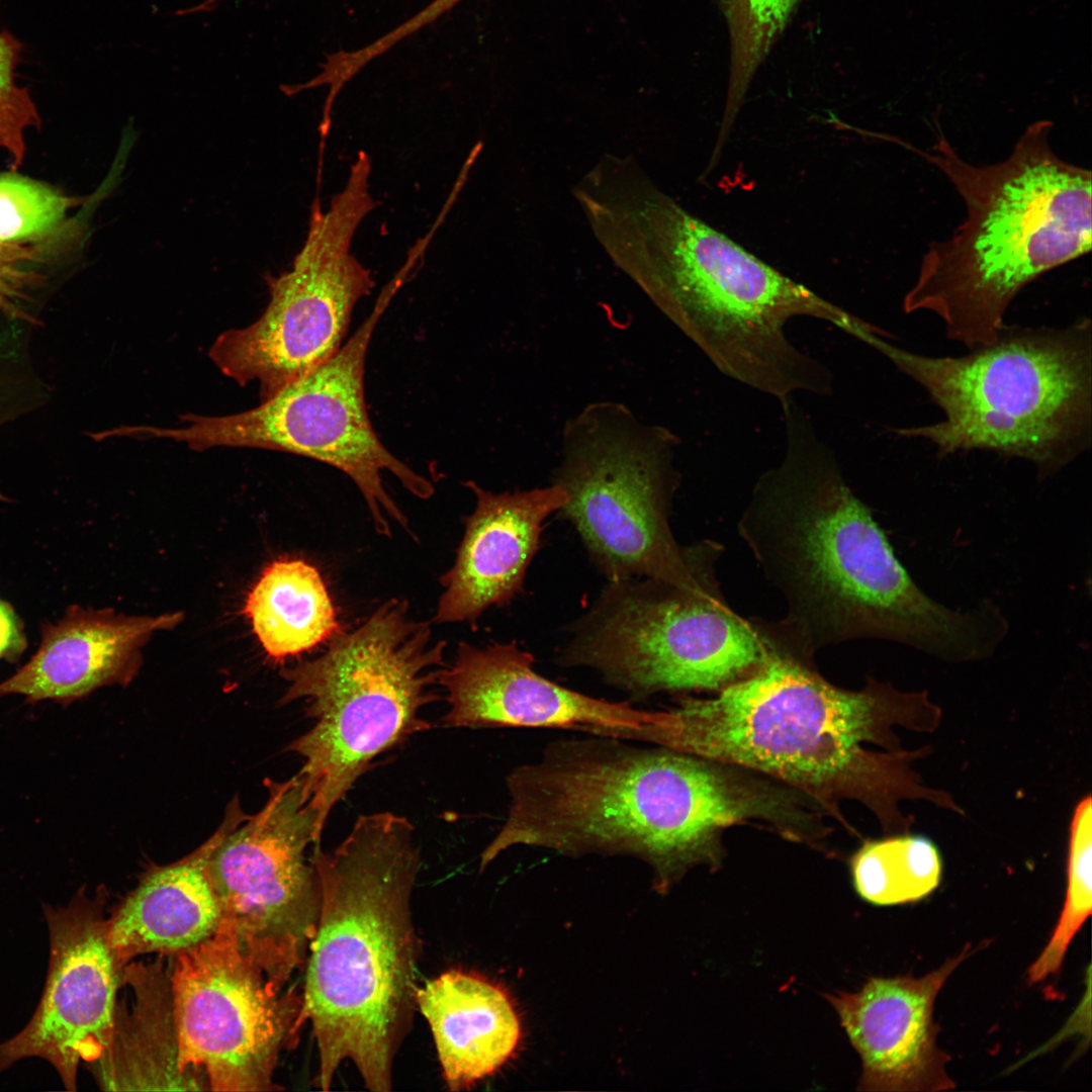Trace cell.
I'll list each match as a JSON object with an SVG mask.
<instances>
[{
	"instance_id": "obj_17",
	"label": "cell",
	"mask_w": 1092,
	"mask_h": 1092,
	"mask_svg": "<svg viewBox=\"0 0 1092 1092\" xmlns=\"http://www.w3.org/2000/svg\"><path fill=\"white\" fill-rule=\"evenodd\" d=\"M976 950L967 944L920 978H871L856 993L827 996L861 1059L858 1090L935 1092L956 1087L946 1072L949 1057L936 1044L933 1008L948 977Z\"/></svg>"
},
{
	"instance_id": "obj_22",
	"label": "cell",
	"mask_w": 1092,
	"mask_h": 1092,
	"mask_svg": "<svg viewBox=\"0 0 1092 1092\" xmlns=\"http://www.w3.org/2000/svg\"><path fill=\"white\" fill-rule=\"evenodd\" d=\"M244 613L265 652L277 661L339 633L321 573L300 559H279L266 566L246 599Z\"/></svg>"
},
{
	"instance_id": "obj_27",
	"label": "cell",
	"mask_w": 1092,
	"mask_h": 1092,
	"mask_svg": "<svg viewBox=\"0 0 1092 1092\" xmlns=\"http://www.w3.org/2000/svg\"><path fill=\"white\" fill-rule=\"evenodd\" d=\"M23 44L9 31H0V148L9 154L17 169L26 153L28 128H38L41 119L27 88L16 83V68Z\"/></svg>"
},
{
	"instance_id": "obj_21",
	"label": "cell",
	"mask_w": 1092,
	"mask_h": 1092,
	"mask_svg": "<svg viewBox=\"0 0 1092 1092\" xmlns=\"http://www.w3.org/2000/svg\"><path fill=\"white\" fill-rule=\"evenodd\" d=\"M210 844L147 875L107 917L108 940L122 971L135 957L177 956L217 930L222 913L205 866Z\"/></svg>"
},
{
	"instance_id": "obj_16",
	"label": "cell",
	"mask_w": 1092,
	"mask_h": 1092,
	"mask_svg": "<svg viewBox=\"0 0 1092 1092\" xmlns=\"http://www.w3.org/2000/svg\"><path fill=\"white\" fill-rule=\"evenodd\" d=\"M534 657L515 642L478 647L460 642L442 670L446 728L569 729L649 743L666 711H646L562 687L536 672Z\"/></svg>"
},
{
	"instance_id": "obj_11",
	"label": "cell",
	"mask_w": 1092,
	"mask_h": 1092,
	"mask_svg": "<svg viewBox=\"0 0 1092 1092\" xmlns=\"http://www.w3.org/2000/svg\"><path fill=\"white\" fill-rule=\"evenodd\" d=\"M402 267L385 285L374 308L328 361L252 410L219 417L186 415L175 428L147 426L148 439L184 443L193 450L259 448L311 458L341 470L363 495L378 534L407 519L390 497L382 473L394 475L415 496L427 499L433 483L393 456L379 440L365 400V360L378 321L402 286Z\"/></svg>"
},
{
	"instance_id": "obj_6",
	"label": "cell",
	"mask_w": 1092,
	"mask_h": 1092,
	"mask_svg": "<svg viewBox=\"0 0 1092 1092\" xmlns=\"http://www.w3.org/2000/svg\"><path fill=\"white\" fill-rule=\"evenodd\" d=\"M1053 123L1029 124L1009 156L966 161L941 130L930 151L911 147L952 184L966 218L932 242L906 292L905 313L936 315L946 337L973 350L995 342L1030 282L1091 250L1092 174L1054 151Z\"/></svg>"
},
{
	"instance_id": "obj_26",
	"label": "cell",
	"mask_w": 1092,
	"mask_h": 1092,
	"mask_svg": "<svg viewBox=\"0 0 1092 1092\" xmlns=\"http://www.w3.org/2000/svg\"><path fill=\"white\" fill-rule=\"evenodd\" d=\"M80 199L18 174L0 175V245L49 243Z\"/></svg>"
},
{
	"instance_id": "obj_30",
	"label": "cell",
	"mask_w": 1092,
	"mask_h": 1092,
	"mask_svg": "<svg viewBox=\"0 0 1092 1092\" xmlns=\"http://www.w3.org/2000/svg\"><path fill=\"white\" fill-rule=\"evenodd\" d=\"M461 1H463V0H447V2H449V3H450V4H452V5H457V4H458V3H460Z\"/></svg>"
},
{
	"instance_id": "obj_8",
	"label": "cell",
	"mask_w": 1092,
	"mask_h": 1092,
	"mask_svg": "<svg viewBox=\"0 0 1092 1092\" xmlns=\"http://www.w3.org/2000/svg\"><path fill=\"white\" fill-rule=\"evenodd\" d=\"M332 639L322 655L282 670V703L304 700L314 721L288 750L303 760L297 777L321 834L379 755L431 729L421 712L440 699L435 687L447 665V642L411 617L405 600L385 602Z\"/></svg>"
},
{
	"instance_id": "obj_1",
	"label": "cell",
	"mask_w": 1092,
	"mask_h": 1092,
	"mask_svg": "<svg viewBox=\"0 0 1092 1092\" xmlns=\"http://www.w3.org/2000/svg\"><path fill=\"white\" fill-rule=\"evenodd\" d=\"M765 627V662L712 698H679L656 745L777 780L846 826L841 801L860 802L886 835L909 832L914 818L901 812L904 800L964 814L947 792L928 787L911 766L930 746L904 750L894 731L938 728L942 713L926 691L901 692L875 678L858 691L836 687L780 621Z\"/></svg>"
},
{
	"instance_id": "obj_19",
	"label": "cell",
	"mask_w": 1092,
	"mask_h": 1092,
	"mask_svg": "<svg viewBox=\"0 0 1092 1092\" xmlns=\"http://www.w3.org/2000/svg\"><path fill=\"white\" fill-rule=\"evenodd\" d=\"M182 618L180 613L128 617L71 606L58 621L41 625L37 650L0 682V697L16 695L26 704L53 701L68 706L104 686L126 684L138 671L141 648L154 632L172 629Z\"/></svg>"
},
{
	"instance_id": "obj_9",
	"label": "cell",
	"mask_w": 1092,
	"mask_h": 1092,
	"mask_svg": "<svg viewBox=\"0 0 1092 1092\" xmlns=\"http://www.w3.org/2000/svg\"><path fill=\"white\" fill-rule=\"evenodd\" d=\"M677 444L672 432L615 401L587 404L565 423L553 478L567 494L559 512L609 582L699 580L707 546L681 547L669 523Z\"/></svg>"
},
{
	"instance_id": "obj_3",
	"label": "cell",
	"mask_w": 1092,
	"mask_h": 1092,
	"mask_svg": "<svg viewBox=\"0 0 1092 1092\" xmlns=\"http://www.w3.org/2000/svg\"><path fill=\"white\" fill-rule=\"evenodd\" d=\"M782 462L756 481L738 533L783 595L782 622L812 652L855 639L901 643L947 662L982 649L980 607L927 596L896 557L830 448L791 406Z\"/></svg>"
},
{
	"instance_id": "obj_4",
	"label": "cell",
	"mask_w": 1092,
	"mask_h": 1092,
	"mask_svg": "<svg viewBox=\"0 0 1092 1092\" xmlns=\"http://www.w3.org/2000/svg\"><path fill=\"white\" fill-rule=\"evenodd\" d=\"M597 736L561 739L507 777L509 808L480 871L515 846L647 862L658 890L691 868H717L744 798L724 764L665 746Z\"/></svg>"
},
{
	"instance_id": "obj_25",
	"label": "cell",
	"mask_w": 1092,
	"mask_h": 1092,
	"mask_svg": "<svg viewBox=\"0 0 1092 1092\" xmlns=\"http://www.w3.org/2000/svg\"><path fill=\"white\" fill-rule=\"evenodd\" d=\"M1054 932L1027 971L1029 984L1056 975L1069 945L1092 908V801L1090 795L1075 807L1069 838L1065 902Z\"/></svg>"
},
{
	"instance_id": "obj_15",
	"label": "cell",
	"mask_w": 1092,
	"mask_h": 1092,
	"mask_svg": "<svg viewBox=\"0 0 1092 1092\" xmlns=\"http://www.w3.org/2000/svg\"><path fill=\"white\" fill-rule=\"evenodd\" d=\"M101 898L79 891L66 906L43 907L50 938L43 993L28 1023L0 1043V1072L40 1058L75 1091L80 1063L95 1062L109 1045L122 970L108 940Z\"/></svg>"
},
{
	"instance_id": "obj_7",
	"label": "cell",
	"mask_w": 1092,
	"mask_h": 1092,
	"mask_svg": "<svg viewBox=\"0 0 1092 1092\" xmlns=\"http://www.w3.org/2000/svg\"><path fill=\"white\" fill-rule=\"evenodd\" d=\"M1092 332L1089 318L1064 329L1009 327L963 356L934 357L873 339L871 347L921 386L938 423L896 429L939 456L987 450L1030 462L1045 479L1092 440Z\"/></svg>"
},
{
	"instance_id": "obj_23",
	"label": "cell",
	"mask_w": 1092,
	"mask_h": 1092,
	"mask_svg": "<svg viewBox=\"0 0 1092 1092\" xmlns=\"http://www.w3.org/2000/svg\"><path fill=\"white\" fill-rule=\"evenodd\" d=\"M853 886L877 906L922 900L940 884L942 858L928 837L910 832L866 840L850 859Z\"/></svg>"
},
{
	"instance_id": "obj_5",
	"label": "cell",
	"mask_w": 1092,
	"mask_h": 1092,
	"mask_svg": "<svg viewBox=\"0 0 1092 1092\" xmlns=\"http://www.w3.org/2000/svg\"><path fill=\"white\" fill-rule=\"evenodd\" d=\"M415 837L405 817L379 812L359 816L333 851L312 848L321 906L300 1022L312 1026L322 1090H330L344 1061L356 1066L368 1090H391L393 1061L417 1008Z\"/></svg>"
},
{
	"instance_id": "obj_10",
	"label": "cell",
	"mask_w": 1092,
	"mask_h": 1092,
	"mask_svg": "<svg viewBox=\"0 0 1092 1092\" xmlns=\"http://www.w3.org/2000/svg\"><path fill=\"white\" fill-rule=\"evenodd\" d=\"M717 547L699 580L611 581L574 624L559 661L597 671L636 699L660 692L719 691L757 670L770 641L763 621H746L715 576Z\"/></svg>"
},
{
	"instance_id": "obj_18",
	"label": "cell",
	"mask_w": 1092,
	"mask_h": 1092,
	"mask_svg": "<svg viewBox=\"0 0 1092 1092\" xmlns=\"http://www.w3.org/2000/svg\"><path fill=\"white\" fill-rule=\"evenodd\" d=\"M475 507L451 568L440 578L434 621L475 623L492 606H504L522 589L537 553L545 521L567 502L561 486L492 492L466 483Z\"/></svg>"
},
{
	"instance_id": "obj_29",
	"label": "cell",
	"mask_w": 1092,
	"mask_h": 1092,
	"mask_svg": "<svg viewBox=\"0 0 1092 1092\" xmlns=\"http://www.w3.org/2000/svg\"><path fill=\"white\" fill-rule=\"evenodd\" d=\"M23 624L6 601L0 598V660L14 662L26 649Z\"/></svg>"
},
{
	"instance_id": "obj_14",
	"label": "cell",
	"mask_w": 1092,
	"mask_h": 1092,
	"mask_svg": "<svg viewBox=\"0 0 1092 1092\" xmlns=\"http://www.w3.org/2000/svg\"><path fill=\"white\" fill-rule=\"evenodd\" d=\"M182 1073L213 1091H270L280 1053L296 1043L302 992L276 989L221 918L212 936L175 956L169 979Z\"/></svg>"
},
{
	"instance_id": "obj_2",
	"label": "cell",
	"mask_w": 1092,
	"mask_h": 1092,
	"mask_svg": "<svg viewBox=\"0 0 1092 1092\" xmlns=\"http://www.w3.org/2000/svg\"><path fill=\"white\" fill-rule=\"evenodd\" d=\"M599 245L728 377L779 399L828 394L832 375L796 347V316L856 337L864 322L820 297L663 192L632 155H603L572 187Z\"/></svg>"
},
{
	"instance_id": "obj_12",
	"label": "cell",
	"mask_w": 1092,
	"mask_h": 1092,
	"mask_svg": "<svg viewBox=\"0 0 1092 1092\" xmlns=\"http://www.w3.org/2000/svg\"><path fill=\"white\" fill-rule=\"evenodd\" d=\"M371 167L370 156L360 151L327 209L315 196L291 269L267 276L265 311L253 324L219 335L209 350L224 375L240 385L257 382L262 401L338 352L356 304L375 286L351 251L358 228L377 205Z\"/></svg>"
},
{
	"instance_id": "obj_20",
	"label": "cell",
	"mask_w": 1092,
	"mask_h": 1092,
	"mask_svg": "<svg viewBox=\"0 0 1092 1092\" xmlns=\"http://www.w3.org/2000/svg\"><path fill=\"white\" fill-rule=\"evenodd\" d=\"M450 1091L469 1089L516 1054L521 1020L508 993L472 973L444 972L417 988Z\"/></svg>"
},
{
	"instance_id": "obj_28",
	"label": "cell",
	"mask_w": 1092,
	"mask_h": 1092,
	"mask_svg": "<svg viewBox=\"0 0 1092 1092\" xmlns=\"http://www.w3.org/2000/svg\"><path fill=\"white\" fill-rule=\"evenodd\" d=\"M46 244L49 243L23 247L0 245V315L33 322L28 309L30 292L42 278L36 264L44 259Z\"/></svg>"
},
{
	"instance_id": "obj_24",
	"label": "cell",
	"mask_w": 1092,
	"mask_h": 1092,
	"mask_svg": "<svg viewBox=\"0 0 1092 1092\" xmlns=\"http://www.w3.org/2000/svg\"><path fill=\"white\" fill-rule=\"evenodd\" d=\"M798 1L720 0L731 40V70L722 126H733L756 69Z\"/></svg>"
},
{
	"instance_id": "obj_13",
	"label": "cell",
	"mask_w": 1092,
	"mask_h": 1092,
	"mask_svg": "<svg viewBox=\"0 0 1092 1092\" xmlns=\"http://www.w3.org/2000/svg\"><path fill=\"white\" fill-rule=\"evenodd\" d=\"M267 787L258 814L234 830L228 821L213 835L205 866L240 948L283 990L315 933L321 886L306 851L322 834L297 776Z\"/></svg>"
}]
</instances>
